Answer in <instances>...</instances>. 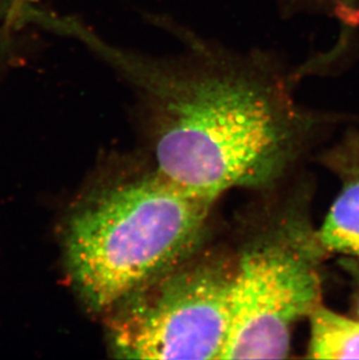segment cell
Wrapping results in <instances>:
<instances>
[{
  "label": "cell",
  "instance_id": "6da1fadb",
  "mask_svg": "<svg viewBox=\"0 0 359 360\" xmlns=\"http://www.w3.org/2000/svg\"><path fill=\"white\" fill-rule=\"evenodd\" d=\"M73 33L136 92L154 166L208 198L280 187L346 120L298 105L286 79L254 56L196 44L177 58H151L77 24Z\"/></svg>",
  "mask_w": 359,
  "mask_h": 360
},
{
  "label": "cell",
  "instance_id": "277c9868",
  "mask_svg": "<svg viewBox=\"0 0 359 360\" xmlns=\"http://www.w3.org/2000/svg\"><path fill=\"white\" fill-rule=\"evenodd\" d=\"M232 272L231 253L202 245L103 316L110 351L122 359H220Z\"/></svg>",
  "mask_w": 359,
  "mask_h": 360
},
{
  "label": "cell",
  "instance_id": "7a4b0ae2",
  "mask_svg": "<svg viewBox=\"0 0 359 360\" xmlns=\"http://www.w3.org/2000/svg\"><path fill=\"white\" fill-rule=\"evenodd\" d=\"M216 200L181 187L152 161L106 167L75 205L63 238L69 276L87 308L104 316L206 244Z\"/></svg>",
  "mask_w": 359,
  "mask_h": 360
},
{
  "label": "cell",
  "instance_id": "8992f818",
  "mask_svg": "<svg viewBox=\"0 0 359 360\" xmlns=\"http://www.w3.org/2000/svg\"><path fill=\"white\" fill-rule=\"evenodd\" d=\"M308 359H359V319L321 303L309 315Z\"/></svg>",
  "mask_w": 359,
  "mask_h": 360
},
{
  "label": "cell",
  "instance_id": "52a82bcc",
  "mask_svg": "<svg viewBox=\"0 0 359 360\" xmlns=\"http://www.w3.org/2000/svg\"><path fill=\"white\" fill-rule=\"evenodd\" d=\"M339 264L350 280V306L353 316L359 319V259L341 257Z\"/></svg>",
  "mask_w": 359,
  "mask_h": 360
},
{
  "label": "cell",
  "instance_id": "5b68a950",
  "mask_svg": "<svg viewBox=\"0 0 359 360\" xmlns=\"http://www.w3.org/2000/svg\"><path fill=\"white\" fill-rule=\"evenodd\" d=\"M315 159L339 184L319 226L320 238L332 257L359 259V127L346 126L337 139L316 152Z\"/></svg>",
  "mask_w": 359,
  "mask_h": 360
},
{
  "label": "cell",
  "instance_id": "ba28073f",
  "mask_svg": "<svg viewBox=\"0 0 359 360\" xmlns=\"http://www.w3.org/2000/svg\"><path fill=\"white\" fill-rule=\"evenodd\" d=\"M343 1H346V3H349V1H351V0H343Z\"/></svg>",
  "mask_w": 359,
  "mask_h": 360
},
{
  "label": "cell",
  "instance_id": "3957f363",
  "mask_svg": "<svg viewBox=\"0 0 359 360\" xmlns=\"http://www.w3.org/2000/svg\"><path fill=\"white\" fill-rule=\"evenodd\" d=\"M314 177L298 172L254 214L232 255L231 323L222 359H284L293 333L323 302L332 255L313 216Z\"/></svg>",
  "mask_w": 359,
  "mask_h": 360
}]
</instances>
